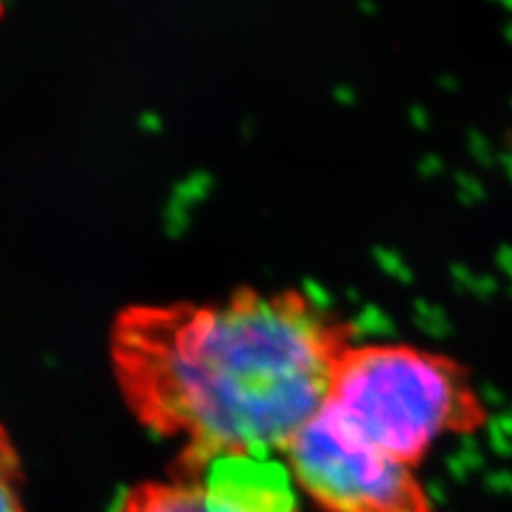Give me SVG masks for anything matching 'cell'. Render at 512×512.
<instances>
[{
	"label": "cell",
	"mask_w": 512,
	"mask_h": 512,
	"mask_svg": "<svg viewBox=\"0 0 512 512\" xmlns=\"http://www.w3.org/2000/svg\"><path fill=\"white\" fill-rule=\"evenodd\" d=\"M342 318L297 288H239L220 301L124 308L111 363L141 425L184 444L175 466L274 457L323 408Z\"/></svg>",
	"instance_id": "6da1fadb"
},
{
	"label": "cell",
	"mask_w": 512,
	"mask_h": 512,
	"mask_svg": "<svg viewBox=\"0 0 512 512\" xmlns=\"http://www.w3.org/2000/svg\"><path fill=\"white\" fill-rule=\"evenodd\" d=\"M380 453L416 468L446 436L487 421V406L459 361L412 344L352 342L323 404Z\"/></svg>",
	"instance_id": "7a4b0ae2"
},
{
	"label": "cell",
	"mask_w": 512,
	"mask_h": 512,
	"mask_svg": "<svg viewBox=\"0 0 512 512\" xmlns=\"http://www.w3.org/2000/svg\"><path fill=\"white\" fill-rule=\"evenodd\" d=\"M282 455L293 483L325 512H436L414 468L352 434L325 406Z\"/></svg>",
	"instance_id": "3957f363"
},
{
	"label": "cell",
	"mask_w": 512,
	"mask_h": 512,
	"mask_svg": "<svg viewBox=\"0 0 512 512\" xmlns=\"http://www.w3.org/2000/svg\"><path fill=\"white\" fill-rule=\"evenodd\" d=\"M291 480L271 457H216L137 485L120 512H299Z\"/></svg>",
	"instance_id": "277c9868"
},
{
	"label": "cell",
	"mask_w": 512,
	"mask_h": 512,
	"mask_svg": "<svg viewBox=\"0 0 512 512\" xmlns=\"http://www.w3.org/2000/svg\"><path fill=\"white\" fill-rule=\"evenodd\" d=\"M22 463L7 429L0 425V512H28L22 493Z\"/></svg>",
	"instance_id": "5b68a950"
}]
</instances>
